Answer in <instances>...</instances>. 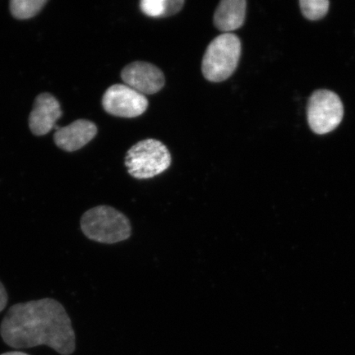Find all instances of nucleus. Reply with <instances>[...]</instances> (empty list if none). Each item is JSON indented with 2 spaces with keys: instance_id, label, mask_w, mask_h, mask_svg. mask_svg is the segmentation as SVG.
<instances>
[{
  "instance_id": "423d86ee",
  "label": "nucleus",
  "mask_w": 355,
  "mask_h": 355,
  "mask_svg": "<svg viewBox=\"0 0 355 355\" xmlns=\"http://www.w3.org/2000/svg\"><path fill=\"white\" fill-rule=\"evenodd\" d=\"M102 105L108 114L121 118H136L148 107V101L125 84H115L105 91Z\"/></svg>"
},
{
  "instance_id": "7ed1b4c3",
  "label": "nucleus",
  "mask_w": 355,
  "mask_h": 355,
  "mask_svg": "<svg viewBox=\"0 0 355 355\" xmlns=\"http://www.w3.org/2000/svg\"><path fill=\"white\" fill-rule=\"evenodd\" d=\"M242 44L236 35L223 33L207 46L202 62L204 78L211 83L225 81L236 70Z\"/></svg>"
},
{
  "instance_id": "f03ea898",
  "label": "nucleus",
  "mask_w": 355,
  "mask_h": 355,
  "mask_svg": "<svg viewBox=\"0 0 355 355\" xmlns=\"http://www.w3.org/2000/svg\"><path fill=\"white\" fill-rule=\"evenodd\" d=\"M80 225L84 235L92 241L113 244L127 241L132 234L131 222L121 211L106 205L89 209Z\"/></svg>"
},
{
  "instance_id": "1a4fd4ad",
  "label": "nucleus",
  "mask_w": 355,
  "mask_h": 355,
  "mask_svg": "<svg viewBox=\"0 0 355 355\" xmlns=\"http://www.w3.org/2000/svg\"><path fill=\"white\" fill-rule=\"evenodd\" d=\"M97 128L94 123L78 119L69 125L59 128L55 133V144L66 152H75L94 139Z\"/></svg>"
},
{
  "instance_id": "20e7f679",
  "label": "nucleus",
  "mask_w": 355,
  "mask_h": 355,
  "mask_svg": "<svg viewBox=\"0 0 355 355\" xmlns=\"http://www.w3.org/2000/svg\"><path fill=\"white\" fill-rule=\"evenodd\" d=\"M171 155L165 144L146 139L132 146L125 157L128 174L137 180H148L162 174L171 165Z\"/></svg>"
},
{
  "instance_id": "ddd939ff",
  "label": "nucleus",
  "mask_w": 355,
  "mask_h": 355,
  "mask_svg": "<svg viewBox=\"0 0 355 355\" xmlns=\"http://www.w3.org/2000/svg\"><path fill=\"white\" fill-rule=\"evenodd\" d=\"M300 4L304 17L312 21L322 19L327 15L330 6L327 0H301Z\"/></svg>"
},
{
  "instance_id": "6e6552de",
  "label": "nucleus",
  "mask_w": 355,
  "mask_h": 355,
  "mask_svg": "<svg viewBox=\"0 0 355 355\" xmlns=\"http://www.w3.org/2000/svg\"><path fill=\"white\" fill-rule=\"evenodd\" d=\"M61 115L60 102L49 93H42L35 98L30 114V130L35 135H46L55 127Z\"/></svg>"
},
{
  "instance_id": "9b49d317",
  "label": "nucleus",
  "mask_w": 355,
  "mask_h": 355,
  "mask_svg": "<svg viewBox=\"0 0 355 355\" xmlns=\"http://www.w3.org/2000/svg\"><path fill=\"white\" fill-rule=\"evenodd\" d=\"M185 2L184 0H143L140 10L145 15L152 17H167L179 12Z\"/></svg>"
},
{
  "instance_id": "f8f14e48",
  "label": "nucleus",
  "mask_w": 355,
  "mask_h": 355,
  "mask_svg": "<svg viewBox=\"0 0 355 355\" xmlns=\"http://www.w3.org/2000/svg\"><path fill=\"white\" fill-rule=\"evenodd\" d=\"M47 0H12L10 11L17 19H32L41 11Z\"/></svg>"
},
{
  "instance_id": "9d476101",
  "label": "nucleus",
  "mask_w": 355,
  "mask_h": 355,
  "mask_svg": "<svg viewBox=\"0 0 355 355\" xmlns=\"http://www.w3.org/2000/svg\"><path fill=\"white\" fill-rule=\"evenodd\" d=\"M245 0H222L214 15V25L222 33H230L241 28L246 15Z\"/></svg>"
},
{
  "instance_id": "2eb2a0df",
  "label": "nucleus",
  "mask_w": 355,
  "mask_h": 355,
  "mask_svg": "<svg viewBox=\"0 0 355 355\" xmlns=\"http://www.w3.org/2000/svg\"><path fill=\"white\" fill-rule=\"evenodd\" d=\"M0 355H30L28 354L21 352H10L1 354Z\"/></svg>"
},
{
  "instance_id": "39448f33",
  "label": "nucleus",
  "mask_w": 355,
  "mask_h": 355,
  "mask_svg": "<svg viewBox=\"0 0 355 355\" xmlns=\"http://www.w3.org/2000/svg\"><path fill=\"white\" fill-rule=\"evenodd\" d=\"M307 115L311 130L317 135H327L336 130L343 121V102L333 92H314L309 101Z\"/></svg>"
},
{
  "instance_id": "4468645a",
  "label": "nucleus",
  "mask_w": 355,
  "mask_h": 355,
  "mask_svg": "<svg viewBox=\"0 0 355 355\" xmlns=\"http://www.w3.org/2000/svg\"><path fill=\"white\" fill-rule=\"evenodd\" d=\"M8 304V294L6 287L0 282V313L3 312Z\"/></svg>"
},
{
  "instance_id": "0eeeda50",
  "label": "nucleus",
  "mask_w": 355,
  "mask_h": 355,
  "mask_svg": "<svg viewBox=\"0 0 355 355\" xmlns=\"http://www.w3.org/2000/svg\"><path fill=\"white\" fill-rule=\"evenodd\" d=\"M121 78L125 85L143 95H153L165 86L162 71L148 62L137 61L124 67Z\"/></svg>"
},
{
  "instance_id": "f257e3e1",
  "label": "nucleus",
  "mask_w": 355,
  "mask_h": 355,
  "mask_svg": "<svg viewBox=\"0 0 355 355\" xmlns=\"http://www.w3.org/2000/svg\"><path fill=\"white\" fill-rule=\"evenodd\" d=\"M0 336L13 349L46 345L61 355L76 349L72 321L64 306L51 298L12 306L0 324Z\"/></svg>"
}]
</instances>
